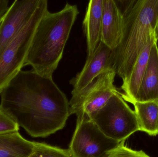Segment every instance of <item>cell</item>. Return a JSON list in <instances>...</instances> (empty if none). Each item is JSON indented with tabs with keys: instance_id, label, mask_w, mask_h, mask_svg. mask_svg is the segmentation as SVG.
Returning <instances> with one entry per match:
<instances>
[{
	"instance_id": "cell-10",
	"label": "cell",
	"mask_w": 158,
	"mask_h": 157,
	"mask_svg": "<svg viewBox=\"0 0 158 157\" xmlns=\"http://www.w3.org/2000/svg\"><path fill=\"white\" fill-rule=\"evenodd\" d=\"M123 26V16L115 0H104L101 41L114 50L121 40Z\"/></svg>"
},
{
	"instance_id": "cell-8",
	"label": "cell",
	"mask_w": 158,
	"mask_h": 157,
	"mask_svg": "<svg viewBox=\"0 0 158 157\" xmlns=\"http://www.w3.org/2000/svg\"><path fill=\"white\" fill-rule=\"evenodd\" d=\"M40 0H16L0 19V55L33 17Z\"/></svg>"
},
{
	"instance_id": "cell-4",
	"label": "cell",
	"mask_w": 158,
	"mask_h": 157,
	"mask_svg": "<svg viewBox=\"0 0 158 157\" xmlns=\"http://www.w3.org/2000/svg\"><path fill=\"white\" fill-rule=\"evenodd\" d=\"M89 118L106 136L119 143L139 131L135 112L120 92L114 94L102 108Z\"/></svg>"
},
{
	"instance_id": "cell-5",
	"label": "cell",
	"mask_w": 158,
	"mask_h": 157,
	"mask_svg": "<svg viewBox=\"0 0 158 157\" xmlns=\"http://www.w3.org/2000/svg\"><path fill=\"white\" fill-rule=\"evenodd\" d=\"M48 10V1L40 0L31 20L5 48L0 55V92L25 66L36 28Z\"/></svg>"
},
{
	"instance_id": "cell-12",
	"label": "cell",
	"mask_w": 158,
	"mask_h": 157,
	"mask_svg": "<svg viewBox=\"0 0 158 157\" xmlns=\"http://www.w3.org/2000/svg\"><path fill=\"white\" fill-rule=\"evenodd\" d=\"M158 40L156 32L152 35L138 57L130 76L126 81L123 82L121 88L124 93H121V95L125 101L131 104L134 102L146 69L151 48L153 44L157 42Z\"/></svg>"
},
{
	"instance_id": "cell-14",
	"label": "cell",
	"mask_w": 158,
	"mask_h": 157,
	"mask_svg": "<svg viewBox=\"0 0 158 157\" xmlns=\"http://www.w3.org/2000/svg\"><path fill=\"white\" fill-rule=\"evenodd\" d=\"M34 146L19 131L0 134V157H29Z\"/></svg>"
},
{
	"instance_id": "cell-17",
	"label": "cell",
	"mask_w": 158,
	"mask_h": 157,
	"mask_svg": "<svg viewBox=\"0 0 158 157\" xmlns=\"http://www.w3.org/2000/svg\"><path fill=\"white\" fill-rule=\"evenodd\" d=\"M125 141H122L118 146L110 150L107 157H150L143 150L136 151L126 147Z\"/></svg>"
},
{
	"instance_id": "cell-6",
	"label": "cell",
	"mask_w": 158,
	"mask_h": 157,
	"mask_svg": "<svg viewBox=\"0 0 158 157\" xmlns=\"http://www.w3.org/2000/svg\"><path fill=\"white\" fill-rule=\"evenodd\" d=\"M116 75L114 69L105 72L82 90L72 94L69 101L70 115L89 117L102 108L114 94L119 92L114 84Z\"/></svg>"
},
{
	"instance_id": "cell-7",
	"label": "cell",
	"mask_w": 158,
	"mask_h": 157,
	"mask_svg": "<svg viewBox=\"0 0 158 157\" xmlns=\"http://www.w3.org/2000/svg\"><path fill=\"white\" fill-rule=\"evenodd\" d=\"M119 143L106 136L88 116L83 115L77 119L68 149L72 157H107Z\"/></svg>"
},
{
	"instance_id": "cell-18",
	"label": "cell",
	"mask_w": 158,
	"mask_h": 157,
	"mask_svg": "<svg viewBox=\"0 0 158 157\" xmlns=\"http://www.w3.org/2000/svg\"><path fill=\"white\" fill-rule=\"evenodd\" d=\"M17 123L0 107V134L19 131Z\"/></svg>"
},
{
	"instance_id": "cell-16",
	"label": "cell",
	"mask_w": 158,
	"mask_h": 157,
	"mask_svg": "<svg viewBox=\"0 0 158 157\" xmlns=\"http://www.w3.org/2000/svg\"><path fill=\"white\" fill-rule=\"evenodd\" d=\"M29 157H72L69 149H63L44 143L35 142L32 154Z\"/></svg>"
},
{
	"instance_id": "cell-19",
	"label": "cell",
	"mask_w": 158,
	"mask_h": 157,
	"mask_svg": "<svg viewBox=\"0 0 158 157\" xmlns=\"http://www.w3.org/2000/svg\"><path fill=\"white\" fill-rule=\"evenodd\" d=\"M9 2L8 0H0V19L8 11Z\"/></svg>"
},
{
	"instance_id": "cell-1",
	"label": "cell",
	"mask_w": 158,
	"mask_h": 157,
	"mask_svg": "<svg viewBox=\"0 0 158 157\" xmlns=\"http://www.w3.org/2000/svg\"><path fill=\"white\" fill-rule=\"evenodd\" d=\"M0 107L33 137L62 130L70 116L69 101L52 77L21 70L0 92Z\"/></svg>"
},
{
	"instance_id": "cell-13",
	"label": "cell",
	"mask_w": 158,
	"mask_h": 157,
	"mask_svg": "<svg viewBox=\"0 0 158 157\" xmlns=\"http://www.w3.org/2000/svg\"><path fill=\"white\" fill-rule=\"evenodd\" d=\"M158 101V47L152 46L149 59L135 102Z\"/></svg>"
},
{
	"instance_id": "cell-20",
	"label": "cell",
	"mask_w": 158,
	"mask_h": 157,
	"mask_svg": "<svg viewBox=\"0 0 158 157\" xmlns=\"http://www.w3.org/2000/svg\"><path fill=\"white\" fill-rule=\"evenodd\" d=\"M156 32L157 37L158 38V21L156 29Z\"/></svg>"
},
{
	"instance_id": "cell-15",
	"label": "cell",
	"mask_w": 158,
	"mask_h": 157,
	"mask_svg": "<svg viewBox=\"0 0 158 157\" xmlns=\"http://www.w3.org/2000/svg\"><path fill=\"white\" fill-rule=\"evenodd\" d=\"M135 112L139 131L150 136L158 135V101L135 102Z\"/></svg>"
},
{
	"instance_id": "cell-2",
	"label": "cell",
	"mask_w": 158,
	"mask_h": 157,
	"mask_svg": "<svg viewBox=\"0 0 158 157\" xmlns=\"http://www.w3.org/2000/svg\"><path fill=\"white\" fill-rule=\"evenodd\" d=\"M123 18L122 37L114 50L113 68L126 81L153 34L158 21V0L116 1Z\"/></svg>"
},
{
	"instance_id": "cell-3",
	"label": "cell",
	"mask_w": 158,
	"mask_h": 157,
	"mask_svg": "<svg viewBox=\"0 0 158 157\" xmlns=\"http://www.w3.org/2000/svg\"><path fill=\"white\" fill-rule=\"evenodd\" d=\"M79 13L77 5L68 2L59 12L48 10L36 28L25 66L30 65L40 75L52 77Z\"/></svg>"
},
{
	"instance_id": "cell-11",
	"label": "cell",
	"mask_w": 158,
	"mask_h": 157,
	"mask_svg": "<svg viewBox=\"0 0 158 157\" xmlns=\"http://www.w3.org/2000/svg\"><path fill=\"white\" fill-rule=\"evenodd\" d=\"M103 1H89L83 21L87 43V56L94 53L101 41Z\"/></svg>"
},
{
	"instance_id": "cell-9",
	"label": "cell",
	"mask_w": 158,
	"mask_h": 157,
	"mask_svg": "<svg viewBox=\"0 0 158 157\" xmlns=\"http://www.w3.org/2000/svg\"><path fill=\"white\" fill-rule=\"evenodd\" d=\"M113 62L114 50L100 41L94 53L87 56L81 71L70 80L71 94L82 90L101 74L114 69Z\"/></svg>"
}]
</instances>
